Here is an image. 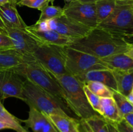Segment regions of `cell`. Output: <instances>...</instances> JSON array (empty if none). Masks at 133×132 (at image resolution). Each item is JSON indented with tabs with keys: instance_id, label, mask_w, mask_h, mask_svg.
Here are the masks:
<instances>
[{
	"instance_id": "1",
	"label": "cell",
	"mask_w": 133,
	"mask_h": 132,
	"mask_svg": "<svg viewBox=\"0 0 133 132\" xmlns=\"http://www.w3.org/2000/svg\"><path fill=\"white\" fill-rule=\"evenodd\" d=\"M133 44V40L116 35L97 27L85 36L74 40L70 47L101 58L125 53Z\"/></svg>"
},
{
	"instance_id": "2",
	"label": "cell",
	"mask_w": 133,
	"mask_h": 132,
	"mask_svg": "<svg viewBox=\"0 0 133 132\" xmlns=\"http://www.w3.org/2000/svg\"><path fill=\"white\" fill-rule=\"evenodd\" d=\"M53 76L62 89L65 104L78 117L85 120L99 115L88 103L84 91V84L76 77L68 73Z\"/></svg>"
},
{
	"instance_id": "3",
	"label": "cell",
	"mask_w": 133,
	"mask_h": 132,
	"mask_svg": "<svg viewBox=\"0 0 133 132\" xmlns=\"http://www.w3.org/2000/svg\"><path fill=\"white\" fill-rule=\"evenodd\" d=\"M24 102L46 115H60L70 116L71 111L66 104L48 92L25 80L23 88Z\"/></svg>"
},
{
	"instance_id": "4",
	"label": "cell",
	"mask_w": 133,
	"mask_h": 132,
	"mask_svg": "<svg viewBox=\"0 0 133 132\" xmlns=\"http://www.w3.org/2000/svg\"><path fill=\"white\" fill-rule=\"evenodd\" d=\"M13 71L65 103L61 86L54 77L35 59L25 60Z\"/></svg>"
},
{
	"instance_id": "5",
	"label": "cell",
	"mask_w": 133,
	"mask_h": 132,
	"mask_svg": "<svg viewBox=\"0 0 133 132\" xmlns=\"http://www.w3.org/2000/svg\"><path fill=\"white\" fill-rule=\"evenodd\" d=\"M97 27L129 40L133 39V1H116L111 15Z\"/></svg>"
},
{
	"instance_id": "6",
	"label": "cell",
	"mask_w": 133,
	"mask_h": 132,
	"mask_svg": "<svg viewBox=\"0 0 133 132\" xmlns=\"http://www.w3.org/2000/svg\"><path fill=\"white\" fill-rule=\"evenodd\" d=\"M66 47L40 43L32 56L52 76L64 75L68 73L66 69Z\"/></svg>"
},
{
	"instance_id": "7",
	"label": "cell",
	"mask_w": 133,
	"mask_h": 132,
	"mask_svg": "<svg viewBox=\"0 0 133 132\" xmlns=\"http://www.w3.org/2000/svg\"><path fill=\"white\" fill-rule=\"evenodd\" d=\"M66 69L68 73L76 76L91 70L107 68L99 58L66 46Z\"/></svg>"
},
{
	"instance_id": "8",
	"label": "cell",
	"mask_w": 133,
	"mask_h": 132,
	"mask_svg": "<svg viewBox=\"0 0 133 132\" xmlns=\"http://www.w3.org/2000/svg\"><path fill=\"white\" fill-rule=\"evenodd\" d=\"M39 29H51L73 39L80 38L88 34L92 28L83 25L65 15L53 19L37 21L32 25Z\"/></svg>"
},
{
	"instance_id": "9",
	"label": "cell",
	"mask_w": 133,
	"mask_h": 132,
	"mask_svg": "<svg viewBox=\"0 0 133 132\" xmlns=\"http://www.w3.org/2000/svg\"><path fill=\"white\" fill-rule=\"evenodd\" d=\"M63 10L66 16L86 27L94 28L98 25L95 3H83L77 0L66 3Z\"/></svg>"
},
{
	"instance_id": "10",
	"label": "cell",
	"mask_w": 133,
	"mask_h": 132,
	"mask_svg": "<svg viewBox=\"0 0 133 132\" xmlns=\"http://www.w3.org/2000/svg\"><path fill=\"white\" fill-rule=\"evenodd\" d=\"M24 83L22 76L13 70L0 71V100L13 97L24 101Z\"/></svg>"
},
{
	"instance_id": "11",
	"label": "cell",
	"mask_w": 133,
	"mask_h": 132,
	"mask_svg": "<svg viewBox=\"0 0 133 132\" xmlns=\"http://www.w3.org/2000/svg\"><path fill=\"white\" fill-rule=\"evenodd\" d=\"M6 33L11 38L14 49L23 56L24 61L35 59L32 55L40 43L25 29L6 28Z\"/></svg>"
},
{
	"instance_id": "12",
	"label": "cell",
	"mask_w": 133,
	"mask_h": 132,
	"mask_svg": "<svg viewBox=\"0 0 133 132\" xmlns=\"http://www.w3.org/2000/svg\"><path fill=\"white\" fill-rule=\"evenodd\" d=\"M25 30L39 43L70 46L75 39L60 34L51 29H39L33 25L27 26Z\"/></svg>"
},
{
	"instance_id": "13",
	"label": "cell",
	"mask_w": 133,
	"mask_h": 132,
	"mask_svg": "<svg viewBox=\"0 0 133 132\" xmlns=\"http://www.w3.org/2000/svg\"><path fill=\"white\" fill-rule=\"evenodd\" d=\"M29 106L28 118L26 120H20L21 122H24L26 126L31 128L33 132H57L46 115L32 106Z\"/></svg>"
},
{
	"instance_id": "14",
	"label": "cell",
	"mask_w": 133,
	"mask_h": 132,
	"mask_svg": "<svg viewBox=\"0 0 133 132\" xmlns=\"http://www.w3.org/2000/svg\"><path fill=\"white\" fill-rule=\"evenodd\" d=\"M81 82L86 84L90 82H99L113 91H117V85L112 73L109 69H95L74 76Z\"/></svg>"
},
{
	"instance_id": "15",
	"label": "cell",
	"mask_w": 133,
	"mask_h": 132,
	"mask_svg": "<svg viewBox=\"0 0 133 132\" xmlns=\"http://www.w3.org/2000/svg\"><path fill=\"white\" fill-rule=\"evenodd\" d=\"M0 18L6 28L25 29L27 27L18 13L16 5L9 2L0 6Z\"/></svg>"
},
{
	"instance_id": "16",
	"label": "cell",
	"mask_w": 133,
	"mask_h": 132,
	"mask_svg": "<svg viewBox=\"0 0 133 132\" xmlns=\"http://www.w3.org/2000/svg\"><path fill=\"white\" fill-rule=\"evenodd\" d=\"M101 63L110 71H131L133 69V60L125 53L114 54L101 58Z\"/></svg>"
},
{
	"instance_id": "17",
	"label": "cell",
	"mask_w": 133,
	"mask_h": 132,
	"mask_svg": "<svg viewBox=\"0 0 133 132\" xmlns=\"http://www.w3.org/2000/svg\"><path fill=\"white\" fill-rule=\"evenodd\" d=\"M24 62L23 56L14 48L0 49V71L14 70Z\"/></svg>"
},
{
	"instance_id": "18",
	"label": "cell",
	"mask_w": 133,
	"mask_h": 132,
	"mask_svg": "<svg viewBox=\"0 0 133 132\" xmlns=\"http://www.w3.org/2000/svg\"><path fill=\"white\" fill-rule=\"evenodd\" d=\"M59 132H81L80 120L71 116L60 115H46Z\"/></svg>"
},
{
	"instance_id": "19",
	"label": "cell",
	"mask_w": 133,
	"mask_h": 132,
	"mask_svg": "<svg viewBox=\"0 0 133 132\" xmlns=\"http://www.w3.org/2000/svg\"><path fill=\"white\" fill-rule=\"evenodd\" d=\"M99 115L107 121L111 123H116L123 119L113 97L101 98V111Z\"/></svg>"
},
{
	"instance_id": "20",
	"label": "cell",
	"mask_w": 133,
	"mask_h": 132,
	"mask_svg": "<svg viewBox=\"0 0 133 132\" xmlns=\"http://www.w3.org/2000/svg\"><path fill=\"white\" fill-rule=\"evenodd\" d=\"M117 85V91L127 97L133 86V69L131 71H110Z\"/></svg>"
},
{
	"instance_id": "21",
	"label": "cell",
	"mask_w": 133,
	"mask_h": 132,
	"mask_svg": "<svg viewBox=\"0 0 133 132\" xmlns=\"http://www.w3.org/2000/svg\"><path fill=\"white\" fill-rule=\"evenodd\" d=\"M116 5V0H97L95 2L98 25L111 15Z\"/></svg>"
},
{
	"instance_id": "22",
	"label": "cell",
	"mask_w": 133,
	"mask_h": 132,
	"mask_svg": "<svg viewBox=\"0 0 133 132\" xmlns=\"http://www.w3.org/2000/svg\"><path fill=\"white\" fill-rule=\"evenodd\" d=\"M113 98L116 103L122 117L131 113H133V105L130 103L125 96L117 91H113Z\"/></svg>"
},
{
	"instance_id": "23",
	"label": "cell",
	"mask_w": 133,
	"mask_h": 132,
	"mask_svg": "<svg viewBox=\"0 0 133 132\" xmlns=\"http://www.w3.org/2000/svg\"><path fill=\"white\" fill-rule=\"evenodd\" d=\"M40 11L41 13L37 21L38 22L55 19L64 15L63 8L54 5H47Z\"/></svg>"
},
{
	"instance_id": "24",
	"label": "cell",
	"mask_w": 133,
	"mask_h": 132,
	"mask_svg": "<svg viewBox=\"0 0 133 132\" xmlns=\"http://www.w3.org/2000/svg\"><path fill=\"white\" fill-rule=\"evenodd\" d=\"M84 85L90 91L101 98L113 97V90L103 83L99 82H90Z\"/></svg>"
},
{
	"instance_id": "25",
	"label": "cell",
	"mask_w": 133,
	"mask_h": 132,
	"mask_svg": "<svg viewBox=\"0 0 133 132\" xmlns=\"http://www.w3.org/2000/svg\"><path fill=\"white\" fill-rule=\"evenodd\" d=\"M85 120L94 132H109L107 121L101 115H95Z\"/></svg>"
},
{
	"instance_id": "26",
	"label": "cell",
	"mask_w": 133,
	"mask_h": 132,
	"mask_svg": "<svg viewBox=\"0 0 133 132\" xmlns=\"http://www.w3.org/2000/svg\"><path fill=\"white\" fill-rule=\"evenodd\" d=\"M0 119H3L5 122L10 124L14 128V130L18 132L23 128V127L21 125L20 120L12 115L5 109L3 105L1 100H0Z\"/></svg>"
},
{
	"instance_id": "27",
	"label": "cell",
	"mask_w": 133,
	"mask_h": 132,
	"mask_svg": "<svg viewBox=\"0 0 133 132\" xmlns=\"http://www.w3.org/2000/svg\"><path fill=\"white\" fill-rule=\"evenodd\" d=\"M49 3H51V0H19L17 2L16 5L27 6L31 9L41 10L49 5Z\"/></svg>"
},
{
	"instance_id": "28",
	"label": "cell",
	"mask_w": 133,
	"mask_h": 132,
	"mask_svg": "<svg viewBox=\"0 0 133 132\" xmlns=\"http://www.w3.org/2000/svg\"><path fill=\"white\" fill-rule=\"evenodd\" d=\"M84 91L89 104L96 112L99 114L101 111V97L90 91L85 85H84Z\"/></svg>"
},
{
	"instance_id": "29",
	"label": "cell",
	"mask_w": 133,
	"mask_h": 132,
	"mask_svg": "<svg viewBox=\"0 0 133 132\" xmlns=\"http://www.w3.org/2000/svg\"><path fill=\"white\" fill-rule=\"evenodd\" d=\"M14 48L11 38L6 33L0 32V49Z\"/></svg>"
},
{
	"instance_id": "30",
	"label": "cell",
	"mask_w": 133,
	"mask_h": 132,
	"mask_svg": "<svg viewBox=\"0 0 133 132\" xmlns=\"http://www.w3.org/2000/svg\"><path fill=\"white\" fill-rule=\"evenodd\" d=\"M118 132H133V127L131 126L124 119L116 123H113Z\"/></svg>"
},
{
	"instance_id": "31",
	"label": "cell",
	"mask_w": 133,
	"mask_h": 132,
	"mask_svg": "<svg viewBox=\"0 0 133 132\" xmlns=\"http://www.w3.org/2000/svg\"><path fill=\"white\" fill-rule=\"evenodd\" d=\"M80 128L81 132H94L84 119H80Z\"/></svg>"
},
{
	"instance_id": "32",
	"label": "cell",
	"mask_w": 133,
	"mask_h": 132,
	"mask_svg": "<svg viewBox=\"0 0 133 132\" xmlns=\"http://www.w3.org/2000/svg\"><path fill=\"white\" fill-rule=\"evenodd\" d=\"M14 129L12 126L10 124H8L6 122L3 120V119H0V130L1 129Z\"/></svg>"
},
{
	"instance_id": "33",
	"label": "cell",
	"mask_w": 133,
	"mask_h": 132,
	"mask_svg": "<svg viewBox=\"0 0 133 132\" xmlns=\"http://www.w3.org/2000/svg\"><path fill=\"white\" fill-rule=\"evenodd\" d=\"M123 119H124L131 126L133 127V113H131L125 115Z\"/></svg>"
},
{
	"instance_id": "34",
	"label": "cell",
	"mask_w": 133,
	"mask_h": 132,
	"mask_svg": "<svg viewBox=\"0 0 133 132\" xmlns=\"http://www.w3.org/2000/svg\"><path fill=\"white\" fill-rule=\"evenodd\" d=\"M107 122L109 132H118V131L117 130L116 128V126L113 123L109 122Z\"/></svg>"
},
{
	"instance_id": "35",
	"label": "cell",
	"mask_w": 133,
	"mask_h": 132,
	"mask_svg": "<svg viewBox=\"0 0 133 132\" xmlns=\"http://www.w3.org/2000/svg\"><path fill=\"white\" fill-rule=\"evenodd\" d=\"M125 54L128 56L129 57L131 58L133 60V44L129 47V49L127 50Z\"/></svg>"
},
{
	"instance_id": "36",
	"label": "cell",
	"mask_w": 133,
	"mask_h": 132,
	"mask_svg": "<svg viewBox=\"0 0 133 132\" xmlns=\"http://www.w3.org/2000/svg\"><path fill=\"white\" fill-rule=\"evenodd\" d=\"M6 27L4 25L3 22L1 20V18H0V32H4L6 33Z\"/></svg>"
},
{
	"instance_id": "37",
	"label": "cell",
	"mask_w": 133,
	"mask_h": 132,
	"mask_svg": "<svg viewBox=\"0 0 133 132\" xmlns=\"http://www.w3.org/2000/svg\"><path fill=\"white\" fill-rule=\"evenodd\" d=\"M126 97H127V100L130 102V103H131L132 105H133V93L132 92H131V93H130Z\"/></svg>"
},
{
	"instance_id": "38",
	"label": "cell",
	"mask_w": 133,
	"mask_h": 132,
	"mask_svg": "<svg viewBox=\"0 0 133 132\" xmlns=\"http://www.w3.org/2000/svg\"><path fill=\"white\" fill-rule=\"evenodd\" d=\"M77 1L83 3H95L97 0H77Z\"/></svg>"
},
{
	"instance_id": "39",
	"label": "cell",
	"mask_w": 133,
	"mask_h": 132,
	"mask_svg": "<svg viewBox=\"0 0 133 132\" xmlns=\"http://www.w3.org/2000/svg\"><path fill=\"white\" fill-rule=\"evenodd\" d=\"M9 2V0H0V6L4 5L5 3H7Z\"/></svg>"
},
{
	"instance_id": "40",
	"label": "cell",
	"mask_w": 133,
	"mask_h": 132,
	"mask_svg": "<svg viewBox=\"0 0 133 132\" xmlns=\"http://www.w3.org/2000/svg\"><path fill=\"white\" fill-rule=\"evenodd\" d=\"M18 1H19V0H9V3H10L13 4V5H16L17 2H18Z\"/></svg>"
},
{
	"instance_id": "41",
	"label": "cell",
	"mask_w": 133,
	"mask_h": 132,
	"mask_svg": "<svg viewBox=\"0 0 133 132\" xmlns=\"http://www.w3.org/2000/svg\"><path fill=\"white\" fill-rule=\"evenodd\" d=\"M64 2L66 3H69L73 2V1H77V0H64Z\"/></svg>"
},
{
	"instance_id": "42",
	"label": "cell",
	"mask_w": 133,
	"mask_h": 132,
	"mask_svg": "<svg viewBox=\"0 0 133 132\" xmlns=\"http://www.w3.org/2000/svg\"><path fill=\"white\" fill-rule=\"evenodd\" d=\"M18 132H29V131L27 130V129H25V128H23V129H21V130L19 131H18Z\"/></svg>"
},
{
	"instance_id": "43",
	"label": "cell",
	"mask_w": 133,
	"mask_h": 132,
	"mask_svg": "<svg viewBox=\"0 0 133 132\" xmlns=\"http://www.w3.org/2000/svg\"><path fill=\"white\" fill-rule=\"evenodd\" d=\"M118 1H123V2H129V1H132V0H116Z\"/></svg>"
},
{
	"instance_id": "44",
	"label": "cell",
	"mask_w": 133,
	"mask_h": 132,
	"mask_svg": "<svg viewBox=\"0 0 133 132\" xmlns=\"http://www.w3.org/2000/svg\"><path fill=\"white\" fill-rule=\"evenodd\" d=\"M131 92H132V93H133V86H132V91H131Z\"/></svg>"
},
{
	"instance_id": "45",
	"label": "cell",
	"mask_w": 133,
	"mask_h": 132,
	"mask_svg": "<svg viewBox=\"0 0 133 132\" xmlns=\"http://www.w3.org/2000/svg\"><path fill=\"white\" fill-rule=\"evenodd\" d=\"M55 129H56V128H55ZM56 131H57V132H59V131H58V130H57V129H56Z\"/></svg>"
},
{
	"instance_id": "46",
	"label": "cell",
	"mask_w": 133,
	"mask_h": 132,
	"mask_svg": "<svg viewBox=\"0 0 133 132\" xmlns=\"http://www.w3.org/2000/svg\"><path fill=\"white\" fill-rule=\"evenodd\" d=\"M53 1H54V0H51V3H53Z\"/></svg>"
},
{
	"instance_id": "47",
	"label": "cell",
	"mask_w": 133,
	"mask_h": 132,
	"mask_svg": "<svg viewBox=\"0 0 133 132\" xmlns=\"http://www.w3.org/2000/svg\"><path fill=\"white\" fill-rule=\"evenodd\" d=\"M132 1H133V0H132Z\"/></svg>"
}]
</instances>
